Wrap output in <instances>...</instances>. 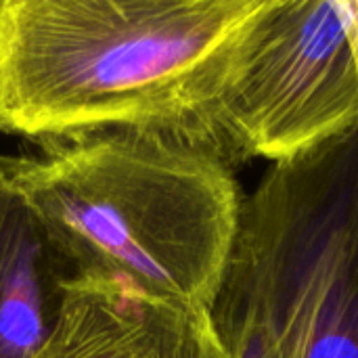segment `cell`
I'll list each match as a JSON object with an SVG mask.
<instances>
[{
    "mask_svg": "<svg viewBox=\"0 0 358 358\" xmlns=\"http://www.w3.org/2000/svg\"><path fill=\"white\" fill-rule=\"evenodd\" d=\"M264 0H0L2 132L132 130L231 168L224 107ZM233 170V168H231Z\"/></svg>",
    "mask_w": 358,
    "mask_h": 358,
    "instance_id": "cell-1",
    "label": "cell"
},
{
    "mask_svg": "<svg viewBox=\"0 0 358 358\" xmlns=\"http://www.w3.org/2000/svg\"><path fill=\"white\" fill-rule=\"evenodd\" d=\"M0 157L73 281L212 313L243 195L220 159L132 130L88 132Z\"/></svg>",
    "mask_w": 358,
    "mask_h": 358,
    "instance_id": "cell-2",
    "label": "cell"
},
{
    "mask_svg": "<svg viewBox=\"0 0 358 358\" xmlns=\"http://www.w3.org/2000/svg\"><path fill=\"white\" fill-rule=\"evenodd\" d=\"M218 294L268 358H358V128L264 172Z\"/></svg>",
    "mask_w": 358,
    "mask_h": 358,
    "instance_id": "cell-3",
    "label": "cell"
},
{
    "mask_svg": "<svg viewBox=\"0 0 358 358\" xmlns=\"http://www.w3.org/2000/svg\"><path fill=\"white\" fill-rule=\"evenodd\" d=\"M358 128V0H264L224 107L231 168L300 157Z\"/></svg>",
    "mask_w": 358,
    "mask_h": 358,
    "instance_id": "cell-4",
    "label": "cell"
},
{
    "mask_svg": "<svg viewBox=\"0 0 358 358\" xmlns=\"http://www.w3.org/2000/svg\"><path fill=\"white\" fill-rule=\"evenodd\" d=\"M40 358H227L212 313L73 281Z\"/></svg>",
    "mask_w": 358,
    "mask_h": 358,
    "instance_id": "cell-5",
    "label": "cell"
},
{
    "mask_svg": "<svg viewBox=\"0 0 358 358\" xmlns=\"http://www.w3.org/2000/svg\"><path fill=\"white\" fill-rule=\"evenodd\" d=\"M73 273L25 197L0 174V358H40Z\"/></svg>",
    "mask_w": 358,
    "mask_h": 358,
    "instance_id": "cell-6",
    "label": "cell"
},
{
    "mask_svg": "<svg viewBox=\"0 0 358 358\" xmlns=\"http://www.w3.org/2000/svg\"><path fill=\"white\" fill-rule=\"evenodd\" d=\"M0 130H2V122H0Z\"/></svg>",
    "mask_w": 358,
    "mask_h": 358,
    "instance_id": "cell-7",
    "label": "cell"
}]
</instances>
